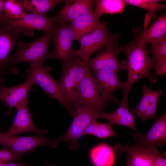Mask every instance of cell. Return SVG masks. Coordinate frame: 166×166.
I'll return each instance as SVG.
<instances>
[{
	"mask_svg": "<svg viewBox=\"0 0 166 166\" xmlns=\"http://www.w3.org/2000/svg\"><path fill=\"white\" fill-rule=\"evenodd\" d=\"M100 118L107 120L111 125H122L138 131L136 126V117L129 110L128 104L121 103L118 108L108 113H103Z\"/></svg>",
	"mask_w": 166,
	"mask_h": 166,
	"instance_id": "obj_20",
	"label": "cell"
},
{
	"mask_svg": "<svg viewBox=\"0 0 166 166\" xmlns=\"http://www.w3.org/2000/svg\"><path fill=\"white\" fill-rule=\"evenodd\" d=\"M57 24L52 17L26 13L19 20L6 19L4 26L18 36L22 33L32 36L35 30H40L44 33L53 31Z\"/></svg>",
	"mask_w": 166,
	"mask_h": 166,
	"instance_id": "obj_7",
	"label": "cell"
},
{
	"mask_svg": "<svg viewBox=\"0 0 166 166\" xmlns=\"http://www.w3.org/2000/svg\"><path fill=\"white\" fill-rule=\"evenodd\" d=\"M1 166H29L22 164H15L11 162L2 164Z\"/></svg>",
	"mask_w": 166,
	"mask_h": 166,
	"instance_id": "obj_33",
	"label": "cell"
},
{
	"mask_svg": "<svg viewBox=\"0 0 166 166\" xmlns=\"http://www.w3.org/2000/svg\"><path fill=\"white\" fill-rule=\"evenodd\" d=\"M70 103L75 109L85 107L101 114L105 113V106L103 102L100 90L89 68L80 82L75 96Z\"/></svg>",
	"mask_w": 166,
	"mask_h": 166,
	"instance_id": "obj_4",
	"label": "cell"
},
{
	"mask_svg": "<svg viewBox=\"0 0 166 166\" xmlns=\"http://www.w3.org/2000/svg\"><path fill=\"white\" fill-rule=\"evenodd\" d=\"M17 112L13 124L6 132L7 136H16L21 133L32 132L38 136H42L47 132L46 130L37 128L33 122L28 109L27 98L20 102L16 107Z\"/></svg>",
	"mask_w": 166,
	"mask_h": 166,
	"instance_id": "obj_15",
	"label": "cell"
},
{
	"mask_svg": "<svg viewBox=\"0 0 166 166\" xmlns=\"http://www.w3.org/2000/svg\"><path fill=\"white\" fill-rule=\"evenodd\" d=\"M93 14L100 18L104 14H122L127 4L123 0H95Z\"/></svg>",
	"mask_w": 166,
	"mask_h": 166,
	"instance_id": "obj_25",
	"label": "cell"
},
{
	"mask_svg": "<svg viewBox=\"0 0 166 166\" xmlns=\"http://www.w3.org/2000/svg\"><path fill=\"white\" fill-rule=\"evenodd\" d=\"M4 1L0 0V27L5 26L6 20L4 13Z\"/></svg>",
	"mask_w": 166,
	"mask_h": 166,
	"instance_id": "obj_32",
	"label": "cell"
},
{
	"mask_svg": "<svg viewBox=\"0 0 166 166\" xmlns=\"http://www.w3.org/2000/svg\"><path fill=\"white\" fill-rule=\"evenodd\" d=\"M51 69L49 66L31 65L25 73L27 77L32 79L35 84L38 85L50 98L58 101L73 116L75 111L62 93L59 82L50 75Z\"/></svg>",
	"mask_w": 166,
	"mask_h": 166,
	"instance_id": "obj_5",
	"label": "cell"
},
{
	"mask_svg": "<svg viewBox=\"0 0 166 166\" xmlns=\"http://www.w3.org/2000/svg\"><path fill=\"white\" fill-rule=\"evenodd\" d=\"M4 13L6 18L10 20L20 19L27 13L18 0H4Z\"/></svg>",
	"mask_w": 166,
	"mask_h": 166,
	"instance_id": "obj_28",
	"label": "cell"
},
{
	"mask_svg": "<svg viewBox=\"0 0 166 166\" xmlns=\"http://www.w3.org/2000/svg\"><path fill=\"white\" fill-rule=\"evenodd\" d=\"M127 4L145 9L151 16V19L156 17L157 12L166 9L165 4L159 3V0H125Z\"/></svg>",
	"mask_w": 166,
	"mask_h": 166,
	"instance_id": "obj_27",
	"label": "cell"
},
{
	"mask_svg": "<svg viewBox=\"0 0 166 166\" xmlns=\"http://www.w3.org/2000/svg\"><path fill=\"white\" fill-rule=\"evenodd\" d=\"M2 74L0 72V87L3 85V84L4 83V80L2 77Z\"/></svg>",
	"mask_w": 166,
	"mask_h": 166,
	"instance_id": "obj_34",
	"label": "cell"
},
{
	"mask_svg": "<svg viewBox=\"0 0 166 166\" xmlns=\"http://www.w3.org/2000/svg\"><path fill=\"white\" fill-rule=\"evenodd\" d=\"M119 43L106 47L91 59L88 65L90 69L104 70L119 72L127 69L126 62L121 61L118 54L122 50Z\"/></svg>",
	"mask_w": 166,
	"mask_h": 166,
	"instance_id": "obj_13",
	"label": "cell"
},
{
	"mask_svg": "<svg viewBox=\"0 0 166 166\" xmlns=\"http://www.w3.org/2000/svg\"><path fill=\"white\" fill-rule=\"evenodd\" d=\"M89 155L95 166H112L114 162L113 148L106 143H101L93 147Z\"/></svg>",
	"mask_w": 166,
	"mask_h": 166,
	"instance_id": "obj_23",
	"label": "cell"
},
{
	"mask_svg": "<svg viewBox=\"0 0 166 166\" xmlns=\"http://www.w3.org/2000/svg\"><path fill=\"white\" fill-rule=\"evenodd\" d=\"M3 163H0V166H1L2 165V164Z\"/></svg>",
	"mask_w": 166,
	"mask_h": 166,
	"instance_id": "obj_36",
	"label": "cell"
},
{
	"mask_svg": "<svg viewBox=\"0 0 166 166\" xmlns=\"http://www.w3.org/2000/svg\"><path fill=\"white\" fill-rule=\"evenodd\" d=\"M130 133L136 145L149 148H162L166 144V111L145 134L138 131Z\"/></svg>",
	"mask_w": 166,
	"mask_h": 166,
	"instance_id": "obj_14",
	"label": "cell"
},
{
	"mask_svg": "<svg viewBox=\"0 0 166 166\" xmlns=\"http://www.w3.org/2000/svg\"><path fill=\"white\" fill-rule=\"evenodd\" d=\"M18 36L7 27H0V72L3 74L11 70L8 64L9 54L16 46Z\"/></svg>",
	"mask_w": 166,
	"mask_h": 166,
	"instance_id": "obj_19",
	"label": "cell"
},
{
	"mask_svg": "<svg viewBox=\"0 0 166 166\" xmlns=\"http://www.w3.org/2000/svg\"><path fill=\"white\" fill-rule=\"evenodd\" d=\"M101 22L95 17L93 12L82 15L74 20L70 25L74 35V40L78 41L84 34Z\"/></svg>",
	"mask_w": 166,
	"mask_h": 166,
	"instance_id": "obj_24",
	"label": "cell"
},
{
	"mask_svg": "<svg viewBox=\"0 0 166 166\" xmlns=\"http://www.w3.org/2000/svg\"><path fill=\"white\" fill-rule=\"evenodd\" d=\"M55 140H51L42 136H7L0 132V145L22 155L24 153L42 145H49L55 148L57 144Z\"/></svg>",
	"mask_w": 166,
	"mask_h": 166,
	"instance_id": "obj_12",
	"label": "cell"
},
{
	"mask_svg": "<svg viewBox=\"0 0 166 166\" xmlns=\"http://www.w3.org/2000/svg\"><path fill=\"white\" fill-rule=\"evenodd\" d=\"M73 119L64 135L56 139L57 142L65 141L70 143L71 148L78 146V140L83 136L84 131L93 122L100 118L102 114L91 108L80 107L75 109Z\"/></svg>",
	"mask_w": 166,
	"mask_h": 166,
	"instance_id": "obj_8",
	"label": "cell"
},
{
	"mask_svg": "<svg viewBox=\"0 0 166 166\" xmlns=\"http://www.w3.org/2000/svg\"><path fill=\"white\" fill-rule=\"evenodd\" d=\"M117 154L127 155V164L132 166H153L155 161L161 153L158 149L133 145L116 143L113 147Z\"/></svg>",
	"mask_w": 166,
	"mask_h": 166,
	"instance_id": "obj_11",
	"label": "cell"
},
{
	"mask_svg": "<svg viewBox=\"0 0 166 166\" xmlns=\"http://www.w3.org/2000/svg\"><path fill=\"white\" fill-rule=\"evenodd\" d=\"M62 64V76L59 84L70 102L74 98L79 84L89 68L79 57Z\"/></svg>",
	"mask_w": 166,
	"mask_h": 166,
	"instance_id": "obj_6",
	"label": "cell"
},
{
	"mask_svg": "<svg viewBox=\"0 0 166 166\" xmlns=\"http://www.w3.org/2000/svg\"><path fill=\"white\" fill-rule=\"evenodd\" d=\"M53 32L45 33L40 38L30 43L17 42L16 51L9 57L10 66L22 62L29 63L30 65L43 66L46 60L51 59L49 48Z\"/></svg>",
	"mask_w": 166,
	"mask_h": 166,
	"instance_id": "obj_2",
	"label": "cell"
},
{
	"mask_svg": "<svg viewBox=\"0 0 166 166\" xmlns=\"http://www.w3.org/2000/svg\"><path fill=\"white\" fill-rule=\"evenodd\" d=\"M151 16L147 13L144 19L143 33L146 43L151 45L161 40L166 34V16L162 15L148 27Z\"/></svg>",
	"mask_w": 166,
	"mask_h": 166,
	"instance_id": "obj_21",
	"label": "cell"
},
{
	"mask_svg": "<svg viewBox=\"0 0 166 166\" xmlns=\"http://www.w3.org/2000/svg\"><path fill=\"white\" fill-rule=\"evenodd\" d=\"M141 89V99L132 112L140 118L142 122L151 118L156 121L158 118L156 116L157 107L163 90L152 89L145 85H142Z\"/></svg>",
	"mask_w": 166,
	"mask_h": 166,
	"instance_id": "obj_16",
	"label": "cell"
},
{
	"mask_svg": "<svg viewBox=\"0 0 166 166\" xmlns=\"http://www.w3.org/2000/svg\"><path fill=\"white\" fill-rule=\"evenodd\" d=\"M140 36V38L122 47V50L125 52L127 57L128 74L121 103L127 104H128L129 91L137 81L146 77L150 83L154 84L157 80L156 76L150 72L152 69V63L146 49L143 32Z\"/></svg>",
	"mask_w": 166,
	"mask_h": 166,
	"instance_id": "obj_1",
	"label": "cell"
},
{
	"mask_svg": "<svg viewBox=\"0 0 166 166\" xmlns=\"http://www.w3.org/2000/svg\"><path fill=\"white\" fill-rule=\"evenodd\" d=\"M152 68L160 61L166 59V36L156 43L151 45Z\"/></svg>",
	"mask_w": 166,
	"mask_h": 166,
	"instance_id": "obj_29",
	"label": "cell"
},
{
	"mask_svg": "<svg viewBox=\"0 0 166 166\" xmlns=\"http://www.w3.org/2000/svg\"><path fill=\"white\" fill-rule=\"evenodd\" d=\"M22 155L8 149H0V163H6L21 159Z\"/></svg>",
	"mask_w": 166,
	"mask_h": 166,
	"instance_id": "obj_30",
	"label": "cell"
},
{
	"mask_svg": "<svg viewBox=\"0 0 166 166\" xmlns=\"http://www.w3.org/2000/svg\"><path fill=\"white\" fill-rule=\"evenodd\" d=\"M35 84L30 78L27 77L24 82L16 86L6 87L3 85L0 87V100L7 106V113L15 108L24 100L27 98L28 93L32 86Z\"/></svg>",
	"mask_w": 166,
	"mask_h": 166,
	"instance_id": "obj_18",
	"label": "cell"
},
{
	"mask_svg": "<svg viewBox=\"0 0 166 166\" xmlns=\"http://www.w3.org/2000/svg\"><path fill=\"white\" fill-rule=\"evenodd\" d=\"M95 0H67L61 10L52 16L57 23L72 22L79 17L93 12Z\"/></svg>",
	"mask_w": 166,
	"mask_h": 166,
	"instance_id": "obj_17",
	"label": "cell"
},
{
	"mask_svg": "<svg viewBox=\"0 0 166 166\" xmlns=\"http://www.w3.org/2000/svg\"><path fill=\"white\" fill-rule=\"evenodd\" d=\"M156 73L158 75H163L166 73V59L158 62L155 67Z\"/></svg>",
	"mask_w": 166,
	"mask_h": 166,
	"instance_id": "obj_31",
	"label": "cell"
},
{
	"mask_svg": "<svg viewBox=\"0 0 166 166\" xmlns=\"http://www.w3.org/2000/svg\"><path fill=\"white\" fill-rule=\"evenodd\" d=\"M120 37V34L112 33L106 24L101 22L78 41L80 44L78 50L79 57L83 62L88 64L92 54L102 48L118 43Z\"/></svg>",
	"mask_w": 166,
	"mask_h": 166,
	"instance_id": "obj_3",
	"label": "cell"
},
{
	"mask_svg": "<svg viewBox=\"0 0 166 166\" xmlns=\"http://www.w3.org/2000/svg\"><path fill=\"white\" fill-rule=\"evenodd\" d=\"M27 13L46 16L58 4L65 2L63 0H18Z\"/></svg>",
	"mask_w": 166,
	"mask_h": 166,
	"instance_id": "obj_22",
	"label": "cell"
},
{
	"mask_svg": "<svg viewBox=\"0 0 166 166\" xmlns=\"http://www.w3.org/2000/svg\"><path fill=\"white\" fill-rule=\"evenodd\" d=\"M100 90L102 101L106 106L109 103L116 104L118 99L114 93L119 89H124L125 82L119 79L117 72L107 70L90 69Z\"/></svg>",
	"mask_w": 166,
	"mask_h": 166,
	"instance_id": "obj_10",
	"label": "cell"
},
{
	"mask_svg": "<svg viewBox=\"0 0 166 166\" xmlns=\"http://www.w3.org/2000/svg\"><path fill=\"white\" fill-rule=\"evenodd\" d=\"M89 135H93L98 138L104 139L115 136L116 134L108 123H101L97 120L91 123L84 132L83 136Z\"/></svg>",
	"mask_w": 166,
	"mask_h": 166,
	"instance_id": "obj_26",
	"label": "cell"
},
{
	"mask_svg": "<svg viewBox=\"0 0 166 166\" xmlns=\"http://www.w3.org/2000/svg\"><path fill=\"white\" fill-rule=\"evenodd\" d=\"M127 166H132V165H129V164H127Z\"/></svg>",
	"mask_w": 166,
	"mask_h": 166,
	"instance_id": "obj_35",
	"label": "cell"
},
{
	"mask_svg": "<svg viewBox=\"0 0 166 166\" xmlns=\"http://www.w3.org/2000/svg\"><path fill=\"white\" fill-rule=\"evenodd\" d=\"M53 33L54 48L50 53L51 59L55 57L63 63L79 57L78 50H74L73 48L74 35L70 25L58 23Z\"/></svg>",
	"mask_w": 166,
	"mask_h": 166,
	"instance_id": "obj_9",
	"label": "cell"
}]
</instances>
